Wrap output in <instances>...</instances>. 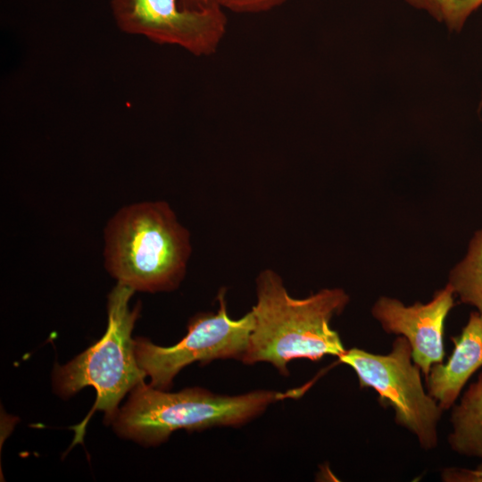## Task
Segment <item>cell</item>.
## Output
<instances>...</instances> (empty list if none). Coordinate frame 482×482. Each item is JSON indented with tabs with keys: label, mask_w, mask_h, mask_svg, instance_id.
Wrapping results in <instances>:
<instances>
[{
	"label": "cell",
	"mask_w": 482,
	"mask_h": 482,
	"mask_svg": "<svg viewBox=\"0 0 482 482\" xmlns=\"http://www.w3.org/2000/svg\"><path fill=\"white\" fill-rule=\"evenodd\" d=\"M349 302V295L339 287L292 297L276 271H261L256 278V303L251 310L253 327L241 362H269L288 376L287 364L293 360L339 357L346 349L330 322Z\"/></svg>",
	"instance_id": "cell-1"
},
{
	"label": "cell",
	"mask_w": 482,
	"mask_h": 482,
	"mask_svg": "<svg viewBox=\"0 0 482 482\" xmlns=\"http://www.w3.org/2000/svg\"><path fill=\"white\" fill-rule=\"evenodd\" d=\"M190 254V234L164 201L123 206L104 230L106 270L117 283L135 292L176 289Z\"/></svg>",
	"instance_id": "cell-2"
},
{
	"label": "cell",
	"mask_w": 482,
	"mask_h": 482,
	"mask_svg": "<svg viewBox=\"0 0 482 482\" xmlns=\"http://www.w3.org/2000/svg\"><path fill=\"white\" fill-rule=\"evenodd\" d=\"M286 396L288 394L271 390L227 395L202 387L170 393L142 381L130 391L112 424L120 436L153 446L164 443L179 429L240 427Z\"/></svg>",
	"instance_id": "cell-3"
},
{
	"label": "cell",
	"mask_w": 482,
	"mask_h": 482,
	"mask_svg": "<svg viewBox=\"0 0 482 482\" xmlns=\"http://www.w3.org/2000/svg\"><path fill=\"white\" fill-rule=\"evenodd\" d=\"M135 291L117 283L108 295V324L99 341L65 365L55 364L53 387L55 394L68 398L85 386L96 391V403L85 420L76 427L74 444L82 440L86 424L92 413L104 412V422L112 423L119 403L146 377L137 363L132 330L140 312L129 303Z\"/></svg>",
	"instance_id": "cell-4"
},
{
	"label": "cell",
	"mask_w": 482,
	"mask_h": 482,
	"mask_svg": "<svg viewBox=\"0 0 482 482\" xmlns=\"http://www.w3.org/2000/svg\"><path fill=\"white\" fill-rule=\"evenodd\" d=\"M338 360L353 370L361 387L374 389L379 402L393 408L395 422L411 432L423 450L436 448L444 411L425 390L406 338L397 336L386 354L353 347Z\"/></svg>",
	"instance_id": "cell-5"
},
{
	"label": "cell",
	"mask_w": 482,
	"mask_h": 482,
	"mask_svg": "<svg viewBox=\"0 0 482 482\" xmlns=\"http://www.w3.org/2000/svg\"><path fill=\"white\" fill-rule=\"evenodd\" d=\"M216 312H201L190 319L187 335L171 346H160L145 337H136L135 354L150 386L169 390L174 378L195 362L205 365L215 360L242 361L253 327L252 311L237 320L228 313L226 291L218 295Z\"/></svg>",
	"instance_id": "cell-6"
},
{
	"label": "cell",
	"mask_w": 482,
	"mask_h": 482,
	"mask_svg": "<svg viewBox=\"0 0 482 482\" xmlns=\"http://www.w3.org/2000/svg\"><path fill=\"white\" fill-rule=\"evenodd\" d=\"M111 10L123 32L179 46L196 56L215 53L227 29L221 8L191 11L180 0H111Z\"/></svg>",
	"instance_id": "cell-7"
},
{
	"label": "cell",
	"mask_w": 482,
	"mask_h": 482,
	"mask_svg": "<svg viewBox=\"0 0 482 482\" xmlns=\"http://www.w3.org/2000/svg\"><path fill=\"white\" fill-rule=\"evenodd\" d=\"M454 296L453 289L446 284L426 303L406 305L397 298L383 295L371 306V316L386 333L406 338L412 361L425 378L434 364L444 362L445 322L454 306Z\"/></svg>",
	"instance_id": "cell-8"
},
{
	"label": "cell",
	"mask_w": 482,
	"mask_h": 482,
	"mask_svg": "<svg viewBox=\"0 0 482 482\" xmlns=\"http://www.w3.org/2000/svg\"><path fill=\"white\" fill-rule=\"evenodd\" d=\"M446 362L434 364L426 378L428 394L443 411L453 407L472 375L482 367V314L475 311L459 336Z\"/></svg>",
	"instance_id": "cell-9"
},
{
	"label": "cell",
	"mask_w": 482,
	"mask_h": 482,
	"mask_svg": "<svg viewBox=\"0 0 482 482\" xmlns=\"http://www.w3.org/2000/svg\"><path fill=\"white\" fill-rule=\"evenodd\" d=\"M450 421L447 443L452 451L482 459V371L453 405Z\"/></svg>",
	"instance_id": "cell-10"
},
{
	"label": "cell",
	"mask_w": 482,
	"mask_h": 482,
	"mask_svg": "<svg viewBox=\"0 0 482 482\" xmlns=\"http://www.w3.org/2000/svg\"><path fill=\"white\" fill-rule=\"evenodd\" d=\"M447 284L461 303L482 314V229L470 241L464 258L450 270Z\"/></svg>",
	"instance_id": "cell-11"
},
{
	"label": "cell",
	"mask_w": 482,
	"mask_h": 482,
	"mask_svg": "<svg viewBox=\"0 0 482 482\" xmlns=\"http://www.w3.org/2000/svg\"><path fill=\"white\" fill-rule=\"evenodd\" d=\"M288 0H217L222 10L237 13H258L270 11Z\"/></svg>",
	"instance_id": "cell-12"
},
{
	"label": "cell",
	"mask_w": 482,
	"mask_h": 482,
	"mask_svg": "<svg viewBox=\"0 0 482 482\" xmlns=\"http://www.w3.org/2000/svg\"><path fill=\"white\" fill-rule=\"evenodd\" d=\"M411 6L428 12L438 21L448 23L454 5V0H405Z\"/></svg>",
	"instance_id": "cell-13"
},
{
	"label": "cell",
	"mask_w": 482,
	"mask_h": 482,
	"mask_svg": "<svg viewBox=\"0 0 482 482\" xmlns=\"http://www.w3.org/2000/svg\"><path fill=\"white\" fill-rule=\"evenodd\" d=\"M482 5V0H454L451 18L446 24L450 29L459 31L468 17Z\"/></svg>",
	"instance_id": "cell-14"
},
{
	"label": "cell",
	"mask_w": 482,
	"mask_h": 482,
	"mask_svg": "<svg viewBox=\"0 0 482 482\" xmlns=\"http://www.w3.org/2000/svg\"><path fill=\"white\" fill-rule=\"evenodd\" d=\"M444 482H482V464L476 469L446 467L441 470Z\"/></svg>",
	"instance_id": "cell-15"
},
{
	"label": "cell",
	"mask_w": 482,
	"mask_h": 482,
	"mask_svg": "<svg viewBox=\"0 0 482 482\" xmlns=\"http://www.w3.org/2000/svg\"><path fill=\"white\" fill-rule=\"evenodd\" d=\"M182 5L191 11H209L220 8L217 0H180Z\"/></svg>",
	"instance_id": "cell-16"
},
{
	"label": "cell",
	"mask_w": 482,
	"mask_h": 482,
	"mask_svg": "<svg viewBox=\"0 0 482 482\" xmlns=\"http://www.w3.org/2000/svg\"><path fill=\"white\" fill-rule=\"evenodd\" d=\"M480 104L482 105V101H481V104Z\"/></svg>",
	"instance_id": "cell-17"
}]
</instances>
